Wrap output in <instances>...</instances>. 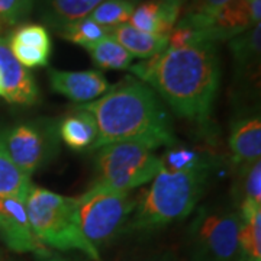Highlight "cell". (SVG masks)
I'll list each match as a JSON object with an SVG mask.
<instances>
[{"label": "cell", "mask_w": 261, "mask_h": 261, "mask_svg": "<svg viewBox=\"0 0 261 261\" xmlns=\"http://www.w3.org/2000/svg\"><path fill=\"white\" fill-rule=\"evenodd\" d=\"M174 112L196 123L209 121L221 68L214 42L170 47L129 67Z\"/></svg>", "instance_id": "cell-1"}, {"label": "cell", "mask_w": 261, "mask_h": 261, "mask_svg": "<svg viewBox=\"0 0 261 261\" xmlns=\"http://www.w3.org/2000/svg\"><path fill=\"white\" fill-rule=\"evenodd\" d=\"M80 108L93 115L97 138L90 152L115 142H140L155 149L171 147L176 138L168 115L155 92L128 75L93 102Z\"/></svg>", "instance_id": "cell-2"}, {"label": "cell", "mask_w": 261, "mask_h": 261, "mask_svg": "<svg viewBox=\"0 0 261 261\" xmlns=\"http://www.w3.org/2000/svg\"><path fill=\"white\" fill-rule=\"evenodd\" d=\"M209 167L167 171L161 167L152 185L137 202L130 228L154 231L186 219L205 192Z\"/></svg>", "instance_id": "cell-3"}, {"label": "cell", "mask_w": 261, "mask_h": 261, "mask_svg": "<svg viewBox=\"0 0 261 261\" xmlns=\"http://www.w3.org/2000/svg\"><path fill=\"white\" fill-rule=\"evenodd\" d=\"M29 222L37 238L47 248L80 251L100 261V254L84 238L77 218L75 197L32 186L25 199Z\"/></svg>", "instance_id": "cell-4"}, {"label": "cell", "mask_w": 261, "mask_h": 261, "mask_svg": "<svg viewBox=\"0 0 261 261\" xmlns=\"http://www.w3.org/2000/svg\"><path fill=\"white\" fill-rule=\"evenodd\" d=\"M75 202L80 229L96 250L121 232L137 205L128 192L102 181H96L87 192L75 197Z\"/></svg>", "instance_id": "cell-5"}, {"label": "cell", "mask_w": 261, "mask_h": 261, "mask_svg": "<svg viewBox=\"0 0 261 261\" xmlns=\"http://www.w3.org/2000/svg\"><path fill=\"white\" fill-rule=\"evenodd\" d=\"M97 181L129 192L147 185L161 170V157L140 142H115L96 149Z\"/></svg>", "instance_id": "cell-6"}, {"label": "cell", "mask_w": 261, "mask_h": 261, "mask_svg": "<svg viewBox=\"0 0 261 261\" xmlns=\"http://www.w3.org/2000/svg\"><path fill=\"white\" fill-rule=\"evenodd\" d=\"M241 218L238 211L203 206L187 231L192 261H235Z\"/></svg>", "instance_id": "cell-7"}, {"label": "cell", "mask_w": 261, "mask_h": 261, "mask_svg": "<svg viewBox=\"0 0 261 261\" xmlns=\"http://www.w3.org/2000/svg\"><path fill=\"white\" fill-rule=\"evenodd\" d=\"M0 144L12 161L32 176L56 159L60 149V137L54 122H20L0 130Z\"/></svg>", "instance_id": "cell-8"}, {"label": "cell", "mask_w": 261, "mask_h": 261, "mask_svg": "<svg viewBox=\"0 0 261 261\" xmlns=\"http://www.w3.org/2000/svg\"><path fill=\"white\" fill-rule=\"evenodd\" d=\"M261 0H231L207 15H181L178 27L197 31L203 42H219L260 25Z\"/></svg>", "instance_id": "cell-9"}, {"label": "cell", "mask_w": 261, "mask_h": 261, "mask_svg": "<svg viewBox=\"0 0 261 261\" xmlns=\"http://www.w3.org/2000/svg\"><path fill=\"white\" fill-rule=\"evenodd\" d=\"M0 238L12 251L31 252L42 261H61L37 238L29 222L25 200L0 197Z\"/></svg>", "instance_id": "cell-10"}, {"label": "cell", "mask_w": 261, "mask_h": 261, "mask_svg": "<svg viewBox=\"0 0 261 261\" xmlns=\"http://www.w3.org/2000/svg\"><path fill=\"white\" fill-rule=\"evenodd\" d=\"M2 97L10 105L32 106L39 99V89L32 73L10 53L6 37L0 38Z\"/></svg>", "instance_id": "cell-11"}, {"label": "cell", "mask_w": 261, "mask_h": 261, "mask_svg": "<svg viewBox=\"0 0 261 261\" xmlns=\"http://www.w3.org/2000/svg\"><path fill=\"white\" fill-rule=\"evenodd\" d=\"M10 53L27 68L47 67L53 53V39L41 23H20L6 37Z\"/></svg>", "instance_id": "cell-12"}, {"label": "cell", "mask_w": 261, "mask_h": 261, "mask_svg": "<svg viewBox=\"0 0 261 261\" xmlns=\"http://www.w3.org/2000/svg\"><path fill=\"white\" fill-rule=\"evenodd\" d=\"M48 80L54 92L82 105L102 97L111 89L106 77L96 70L65 71L49 68Z\"/></svg>", "instance_id": "cell-13"}, {"label": "cell", "mask_w": 261, "mask_h": 261, "mask_svg": "<svg viewBox=\"0 0 261 261\" xmlns=\"http://www.w3.org/2000/svg\"><path fill=\"white\" fill-rule=\"evenodd\" d=\"M186 0H144L134 9L128 25L141 32L168 38L174 29Z\"/></svg>", "instance_id": "cell-14"}, {"label": "cell", "mask_w": 261, "mask_h": 261, "mask_svg": "<svg viewBox=\"0 0 261 261\" xmlns=\"http://www.w3.org/2000/svg\"><path fill=\"white\" fill-rule=\"evenodd\" d=\"M102 2L105 0H34V9H37L44 27L47 25L58 34L75 20L87 18Z\"/></svg>", "instance_id": "cell-15"}, {"label": "cell", "mask_w": 261, "mask_h": 261, "mask_svg": "<svg viewBox=\"0 0 261 261\" xmlns=\"http://www.w3.org/2000/svg\"><path fill=\"white\" fill-rule=\"evenodd\" d=\"M228 145L232 161L238 166L251 164L261 159V119L260 116H245L233 122Z\"/></svg>", "instance_id": "cell-16"}, {"label": "cell", "mask_w": 261, "mask_h": 261, "mask_svg": "<svg viewBox=\"0 0 261 261\" xmlns=\"http://www.w3.org/2000/svg\"><path fill=\"white\" fill-rule=\"evenodd\" d=\"M237 211L241 226L235 261H261V205L244 203Z\"/></svg>", "instance_id": "cell-17"}, {"label": "cell", "mask_w": 261, "mask_h": 261, "mask_svg": "<svg viewBox=\"0 0 261 261\" xmlns=\"http://www.w3.org/2000/svg\"><path fill=\"white\" fill-rule=\"evenodd\" d=\"M57 129L60 140L73 151H90L97 138V125L93 115L82 108L63 118Z\"/></svg>", "instance_id": "cell-18"}, {"label": "cell", "mask_w": 261, "mask_h": 261, "mask_svg": "<svg viewBox=\"0 0 261 261\" xmlns=\"http://www.w3.org/2000/svg\"><path fill=\"white\" fill-rule=\"evenodd\" d=\"M111 37L115 38L134 58L141 60L157 56L168 47V38L141 32L128 23L112 29Z\"/></svg>", "instance_id": "cell-19"}, {"label": "cell", "mask_w": 261, "mask_h": 261, "mask_svg": "<svg viewBox=\"0 0 261 261\" xmlns=\"http://www.w3.org/2000/svg\"><path fill=\"white\" fill-rule=\"evenodd\" d=\"M94 64L103 70H129L134 57L111 35L84 48Z\"/></svg>", "instance_id": "cell-20"}, {"label": "cell", "mask_w": 261, "mask_h": 261, "mask_svg": "<svg viewBox=\"0 0 261 261\" xmlns=\"http://www.w3.org/2000/svg\"><path fill=\"white\" fill-rule=\"evenodd\" d=\"M31 187V176L12 161L0 144V197H16L25 200Z\"/></svg>", "instance_id": "cell-21"}, {"label": "cell", "mask_w": 261, "mask_h": 261, "mask_svg": "<svg viewBox=\"0 0 261 261\" xmlns=\"http://www.w3.org/2000/svg\"><path fill=\"white\" fill-rule=\"evenodd\" d=\"M229 49L237 65L245 70L260 61L261 51V25L245 31L243 34L229 39Z\"/></svg>", "instance_id": "cell-22"}, {"label": "cell", "mask_w": 261, "mask_h": 261, "mask_svg": "<svg viewBox=\"0 0 261 261\" xmlns=\"http://www.w3.org/2000/svg\"><path fill=\"white\" fill-rule=\"evenodd\" d=\"M134 9L135 5L130 0H105L94 8L89 18L112 31L128 23Z\"/></svg>", "instance_id": "cell-23"}, {"label": "cell", "mask_w": 261, "mask_h": 261, "mask_svg": "<svg viewBox=\"0 0 261 261\" xmlns=\"http://www.w3.org/2000/svg\"><path fill=\"white\" fill-rule=\"evenodd\" d=\"M235 200L238 206L244 203L261 205V160L240 167Z\"/></svg>", "instance_id": "cell-24"}, {"label": "cell", "mask_w": 261, "mask_h": 261, "mask_svg": "<svg viewBox=\"0 0 261 261\" xmlns=\"http://www.w3.org/2000/svg\"><path fill=\"white\" fill-rule=\"evenodd\" d=\"M111 32H112L111 29L96 23L94 20L87 16V18L79 19L73 23H70L61 32H58V35L71 44L86 48L92 44L99 42L103 38L109 37Z\"/></svg>", "instance_id": "cell-25"}, {"label": "cell", "mask_w": 261, "mask_h": 261, "mask_svg": "<svg viewBox=\"0 0 261 261\" xmlns=\"http://www.w3.org/2000/svg\"><path fill=\"white\" fill-rule=\"evenodd\" d=\"M161 166L167 171H189L209 167V163H206L196 149L178 147L166 151V154L161 157Z\"/></svg>", "instance_id": "cell-26"}, {"label": "cell", "mask_w": 261, "mask_h": 261, "mask_svg": "<svg viewBox=\"0 0 261 261\" xmlns=\"http://www.w3.org/2000/svg\"><path fill=\"white\" fill-rule=\"evenodd\" d=\"M34 12V0H0V23L20 25Z\"/></svg>", "instance_id": "cell-27"}, {"label": "cell", "mask_w": 261, "mask_h": 261, "mask_svg": "<svg viewBox=\"0 0 261 261\" xmlns=\"http://www.w3.org/2000/svg\"><path fill=\"white\" fill-rule=\"evenodd\" d=\"M231 0H190L189 6L183 9V15H207Z\"/></svg>", "instance_id": "cell-28"}, {"label": "cell", "mask_w": 261, "mask_h": 261, "mask_svg": "<svg viewBox=\"0 0 261 261\" xmlns=\"http://www.w3.org/2000/svg\"><path fill=\"white\" fill-rule=\"evenodd\" d=\"M3 29H5V25H3V23H0V38L3 37Z\"/></svg>", "instance_id": "cell-29"}, {"label": "cell", "mask_w": 261, "mask_h": 261, "mask_svg": "<svg viewBox=\"0 0 261 261\" xmlns=\"http://www.w3.org/2000/svg\"><path fill=\"white\" fill-rule=\"evenodd\" d=\"M0 97H2V82H0Z\"/></svg>", "instance_id": "cell-30"}, {"label": "cell", "mask_w": 261, "mask_h": 261, "mask_svg": "<svg viewBox=\"0 0 261 261\" xmlns=\"http://www.w3.org/2000/svg\"><path fill=\"white\" fill-rule=\"evenodd\" d=\"M0 261H8V260H5V258H2V257H0Z\"/></svg>", "instance_id": "cell-31"}]
</instances>
